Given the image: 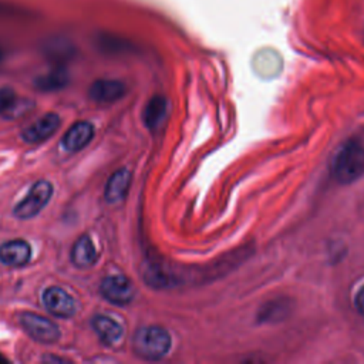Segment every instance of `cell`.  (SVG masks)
<instances>
[{"label":"cell","mask_w":364,"mask_h":364,"mask_svg":"<svg viewBox=\"0 0 364 364\" xmlns=\"http://www.w3.org/2000/svg\"><path fill=\"white\" fill-rule=\"evenodd\" d=\"M91 326L100 341L105 346H115L124 337L122 326L108 316L95 314L91 320Z\"/></svg>","instance_id":"8fae6325"},{"label":"cell","mask_w":364,"mask_h":364,"mask_svg":"<svg viewBox=\"0 0 364 364\" xmlns=\"http://www.w3.org/2000/svg\"><path fill=\"white\" fill-rule=\"evenodd\" d=\"M0 361H7V358H6V357H3V355L0 354Z\"/></svg>","instance_id":"44dd1931"},{"label":"cell","mask_w":364,"mask_h":364,"mask_svg":"<svg viewBox=\"0 0 364 364\" xmlns=\"http://www.w3.org/2000/svg\"><path fill=\"white\" fill-rule=\"evenodd\" d=\"M41 301L48 313L60 318L73 317L77 311L74 297L60 286H50L43 291Z\"/></svg>","instance_id":"8992f818"},{"label":"cell","mask_w":364,"mask_h":364,"mask_svg":"<svg viewBox=\"0 0 364 364\" xmlns=\"http://www.w3.org/2000/svg\"><path fill=\"white\" fill-rule=\"evenodd\" d=\"M53 192H54V188H53L51 182H48L46 179H40V181L34 182V185L30 188L28 193L14 206L13 215L17 219L34 218L50 202Z\"/></svg>","instance_id":"277c9868"},{"label":"cell","mask_w":364,"mask_h":364,"mask_svg":"<svg viewBox=\"0 0 364 364\" xmlns=\"http://www.w3.org/2000/svg\"><path fill=\"white\" fill-rule=\"evenodd\" d=\"M100 293L111 304L127 306L135 297V287L128 277L122 274H111L102 279Z\"/></svg>","instance_id":"5b68a950"},{"label":"cell","mask_w":364,"mask_h":364,"mask_svg":"<svg viewBox=\"0 0 364 364\" xmlns=\"http://www.w3.org/2000/svg\"><path fill=\"white\" fill-rule=\"evenodd\" d=\"M166 112H168V101L165 97L162 95H155L152 97L144 109V122L146 125V128L155 131L158 129L162 122L166 118Z\"/></svg>","instance_id":"9a60e30c"},{"label":"cell","mask_w":364,"mask_h":364,"mask_svg":"<svg viewBox=\"0 0 364 364\" xmlns=\"http://www.w3.org/2000/svg\"><path fill=\"white\" fill-rule=\"evenodd\" d=\"M125 84L119 80L98 78L88 88V97L100 104H109L121 100L125 95Z\"/></svg>","instance_id":"ba28073f"},{"label":"cell","mask_w":364,"mask_h":364,"mask_svg":"<svg viewBox=\"0 0 364 364\" xmlns=\"http://www.w3.org/2000/svg\"><path fill=\"white\" fill-rule=\"evenodd\" d=\"M43 361H46V363H50V361H54V363H61V361H64V363H67L68 360L60 358V357H55V355H47V357H43Z\"/></svg>","instance_id":"d6986e66"},{"label":"cell","mask_w":364,"mask_h":364,"mask_svg":"<svg viewBox=\"0 0 364 364\" xmlns=\"http://www.w3.org/2000/svg\"><path fill=\"white\" fill-rule=\"evenodd\" d=\"M355 307L361 314H364V286L358 290L355 296Z\"/></svg>","instance_id":"ac0fdd59"},{"label":"cell","mask_w":364,"mask_h":364,"mask_svg":"<svg viewBox=\"0 0 364 364\" xmlns=\"http://www.w3.org/2000/svg\"><path fill=\"white\" fill-rule=\"evenodd\" d=\"M18 323L24 330V333L37 343L54 344L61 337L60 327L53 320L37 313H33V311L20 313Z\"/></svg>","instance_id":"3957f363"},{"label":"cell","mask_w":364,"mask_h":364,"mask_svg":"<svg viewBox=\"0 0 364 364\" xmlns=\"http://www.w3.org/2000/svg\"><path fill=\"white\" fill-rule=\"evenodd\" d=\"M31 259V246L24 239L7 240L0 245V262L6 266H24Z\"/></svg>","instance_id":"30bf717a"},{"label":"cell","mask_w":364,"mask_h":364,"mask_svg":"<svg viewBox=\"0 0 364 364\" xmlns=\"http://www.w3.org/2000/svg\"><path fill=\"white\" fill-rule=\"evenodd\" d=\"M61 118L55 112H47L21 131V138L27 144H38L51 138L60 128Z\"/></svg>","instance_id":"52a82bcc"},{"label":"cell","mask_w":364,"mask_h":364,"mask_svg":"<svg viewBox=\"0 0 364 364\" xmlns=\"http://www.w3.org/2000/svg\"><path fill=\"white\" fill-rule=\"evenodd\" d=\"M71 262L81 269L91 267L97 262V249L88 235H81L73 245L70 253Z\"/></svg>","instance_id":"4fadbf2b"},{"label":"cell","mask_w":364,"mask_h":364,"mask_svg":"<svg viewBox=\"0 0 364 364\" xmlns=\"http://www.w3.org/2000/svg\"><path fill=\"white\" fill-rule=\"evenodd\" d=\"M68 81H70V75L67 70L61 65H57L50 71L38 75L34 80V87L41 92H55L65 88Z\"/></svg>","instance_id":"5bb4252c"},{"label":"cell","mask_w":364,"mask_h":364,"mask_svg":"<svg viewBox=\"0 0 364 364\" xmlns=\"http://www.w3.org/2000/svg\"><path fill=\"white\" fill-rule=\"evenodd\" d=\"M131 185V172L127 168H121L115 171L109 179L107 181L104 189V199L111 205H117L122 202L128 193Z\"/></svg>","instance_id":"7c38bea8"},{"label":"cell","mask_w":364,"mask_h":364,"mask_svg":"<svg viewBox=\"0 0 364 364\" xmlns=\"http://www.w3.org/2000/svg\"><path fill=\"white\" fill-rule=\"evenodd\" d=\"M132 348L134 353L144 360H159L165 357L171 348V336L164 327L145 326L135 333Z\"/></svg>","instance_id":"7a4b0ae2"},{"label":"cell","mask_w":364,"mask_h":364,"mask_svg":"<svg viewBox=\"0 0 364 364\" xmlns=\"http://www.w3.org/2000/svg\"><path fill=\"white\" fill-rule=\"evenodd\" d=\"M94 136V125L88 121L74 122L64 134L61 144L68 152H78L85 148Z\"/></svg>","instance_id":"9c48e42d"},{"label":"cell","mask_w":364,"mask_h":364,"mask_svg":"<svg viewBox=\"0 0 364 364\" xmlns=\"http://www.w3.org/2000/svg\"><path fill=\"white\" fill-rule=\"evenodd\" d=\"M331 173L338 183H351L364 175V145L351 139L334 156Z\"/></svg>","instance_id":"6da1fadb"},{"label":"cell","mask_w":364,"mask_h":364,"mask_svg":"<svg viewBox=\"0 0 364 364\" xmlns=\"http://www.w3.org/2000/svg\"><path fill=\"white\" fill-rule=\"evenodd\" d=\"M3 57H4V53H3V50H1V47H0V63L3 61Z\"/></svg>","instance_id":"ffe728a7"},{"label":"cell","mask_w":364,"mask_h":364,"mask_svg":"<svg viewBox=\"0 0 364 364\" xmlns=\"http://www.w3.org/2000/svg\"><path fill=\"white\" fill-rule=\"evenodd\" d=\"M16 98H17V94L11 87H0V115L1 117H4V114L13 105Z\"/></svg>","instance_id":"e0dca14e"},{"label":"cell","mask_w":364,"mask_h":364,"mask_svg":"<svg viewBox=\"0 0 364 364\" xmlns=\"http://www.w3.org/2000/svg\"><path fill=\"white\" fill-rule=\"evenodd\" d=\"M36 107L34 101L30 98H21L17 97L13 102V105L9 108V111L4 114L6 119H17L21 118L23 115H27L33 108Z\"/></svg>","instance_id":"2e32d148"}]
</instances>
